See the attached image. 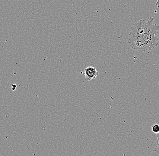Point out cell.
Masks as SVG:
<instances>
[{"mask_svg":"<svg viewBox=\"0 0 159 156\" xmlns=\"http://www.w3.org/2000/svg\"><path fill=\"white\" fill-rule=\"evenodd\" d=\"M85 80L89 81L95 79L99 76V73L96 70V68L92 66H88L84 70Z\"/></svg>","mask_w":159,"mask_h":156,"instance_id":"7a4b0ae2","label":"cell"},{"mask_svg":"<svg viewBox=\"0 0 159 156\" xmlns=\"http://www.w3.org/2000/svg\"><path fill=\"white\" fill-rule=\"evenodd\" d=\"M152 131L154 134L159 135V126L158 123H155L152 126Z\"/></svg>","mask_w":159,"mask_h":156,"instance_id":"3957f363","label":"cell"},{"mask_svg":"<svg viewBox=\"0 0 159 156\" xmlns=\"http://www.w3.org/2000/svg\"><path fill=\"white\" fill-rule=\"evenodd\" d=\"M155 18L136 22L130 29L128 43L130 47L139 52H145L153 49L159 45V27L154 24Z\"/></svg>","mask_w":159,"mask_h":156,"instance_id":"6da1fadb","label":"cell"}]
</instances>
